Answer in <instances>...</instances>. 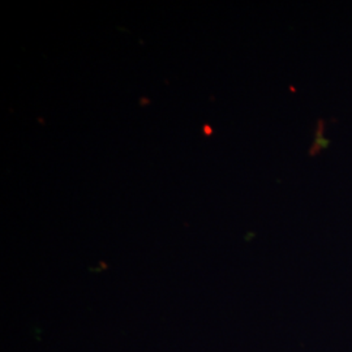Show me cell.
Listing matches in <instances>:
<instances>
[{
    "label": "cell",
    "instance_id": "obj_1",
    "mask_svg": "<svg viewBox=\"0 0 352 352\" xmlns=\"http://www.w3.org/2000/svg\"><path fill=\"white\" fill-rule=\"evenodd\" d=\"M202 129H204V135H206V136H210V135L213 133V132H212L213 129H212V128H210L209 126H204Z\"/></svg>",
    "mask_w": 352,
    "mask_h": 352
}]
</instances>
